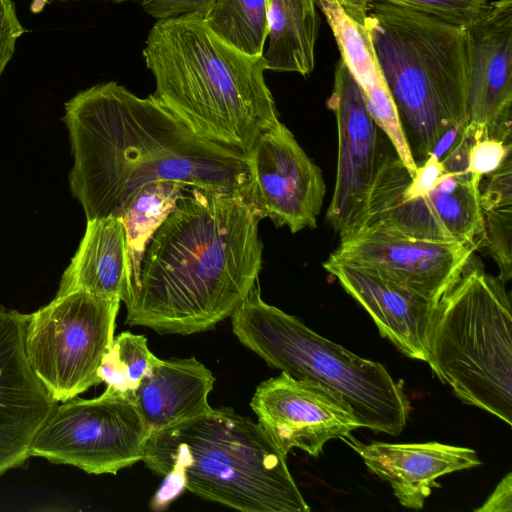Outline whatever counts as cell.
Masks as SVG:
<instances>
[{"mask_svg":"<svg viewBox=\"0 0 512 512\" xmlns=\"http://www.w3.org/2000/svg\"><path fill=\"white\" fill-rule=\"evenodd\" d=\"M62 120L74 160L69 187L87 220L122 218L143 185L161 180L250 201L248 156L196 134L153 94L100 83L66 102Z\"/></svg>","mask_w":512,"mask_h":512,"instance_id":"1","label":"cell"},{"mask_svg":"<svg viewBox=\"0 0 512 512\" xmlns=\"http://www.w3.org/2000/svg\"><path fill=\"white\" fill-rule=\"evenodd\" d=\"M259 220L244 197L187 188L145 247L126 323L190 335L231 316L262 268Z\"/></svg>","mask_w":512,"mask_h":512,"instance_id":"2","label":"cell"},{"mask_svg":"<svg viewBox=\"0 0 512 512\" xmlns=\"http://www.w3.org/2000/svg\"><path fill=\"white\" fill-rule=\"evenodd\" d=\"M143 57L155 78L153 94L196 134L246 155L280 120L265 83L263 56L222 41L195 16L159 20Z\"/></svg>","mask_w":512,"mask_h":512,"instance_id":"3","label":"cell"},{"mask_svg":"<svg viewBox=\"0 0 512 512\" xmlns=\"http://www.w3.org/2000/svg\"><path fill=\"white\" fill-rule=\"evenodd\" d=\"M142 461L164 478V507L184 489L243 512H309L284 455L262 427L211 408L149 434Z\"/></svg>","mask_w":512,"mask_h":512,"instance_id":"4","label":"cell"},{"mask_svg":"<svg viewBox=\"0 0 512 512\" xmlns=\"http://www.w3.org/2000/svg\"><path fill=\"white\" fill-rule=\"evenodd\" d=\"M364 25L418 167L467 124V27L380 1H370Z\"/></svg>","mask_w":512,"mask_h":512,"instance_id":"5","label":"cell"},{"mask_svg":"<svg viewBox=\"0 0 512 512\" xmlns=\"http://www.w3.org/2000/svg\"><path fill=\"white\" fill-rule=\"evenodd\" d=\"M426 362L464 404L512 424V310L505 282L469 261L437 302Z\"/></svg>","mask_w":512,"mask_h":512,"instance_id":"6","label":"cell"},{"mask_svg":"<svg viewBox=\"0 0 512 512\" xmlns=\"http://www.w3.org/2000/svg\"><path fill=\"white\" fill-rule=\"evenodd\" d=\"M231 319L233 333L245 347L271 367L339 395L360 427L390 435L403 431L409 401L402 384L381 363L350 352L267 304L256 285Z\"/></svg>","mask_w":512,"mask_h":512,"instance_id":"7","label":"cell"},{"mask_svg":"<svg viewBox=\"0 0 512 512\" xmlns=\"http://www.w3.org/2000/svg\"><path fill=\"white\" fill-rule=\"evenodd\" d=\"M120 302L73 291L28 314L27 359L57 403L102 383L98 369L114 340Z\"/></svg>","mask_w":512,"mask_h":512,"instance_id":"8","label":"cell"},{"mask_svg":"<svg viewBox=\"0 0 512 512\" xmlns=\"http://www.w3.org/2000/svg\"><path fill=\"white\" fill-rule=\"evenodd\" d=\"M149 430L132 395L108 388L58 405L37 433L31 456L88 474H117L144 456Z\"/></svg>","mask_w":512,"mask_h":512,"instance_id":"9","label":"cell"},{"mask_svg":"<svg viewBox=\"0 0 512 512\" xmlns=\"http://www.w3.org/2000/svg\"><path fill=\"white\" fill-rule=\"evenodd\" d=\"M481 180L466 170H444L430 191L406 199L378 171L367 203L347 233L379 225L416 237L456 241L475 250L483 233Z\"/></svg>","mask_w":512,"mask_h":512,"instance_id":"10","label":"cell"},{"mask_svg":"<svg viewBox=\"0 0 512 512\" xmlns=\"http://www.w3.org/2000/svg\"><path fill=\"white\" fill-rule=\"evenodd\" d=\"M473 251L456 241L366 225L341 236L332 254L438 302L463 274Z\"/></svg>","mask_w":512,"mask_h":512,"instance_id":"11","label":"cell"},{"mask_svg":"<svg viewBox=\"0 0 512 512\" xmlns=\"http://www.w3.org/2000/svg\"><path fill=\"white\" fill-rule=\"evenodd\" d=\"M251 176L249 204L261 220L269 218L291 233L315 228L325 197L321 169L279 122L263 132L247 154Z\"/></svg>","mask_w":512,"mask_h":512,"instance_id":"12","label":"cell"},{"mask_svg":"<svg viewBox=\"0 0 512 512\" xmlns=\"http://www.w3.org/2000/svg\"><path fill=\"white\" fill-rule=\"evenodd\" d=\"M327 107L336 118L338 160L326 219L340 237L358 221L386 149L380 138L382 131L371 117L358 84L341 58L335 68Z\"/></svg>","mask_w":512,"mask_h":512,"instance_id":"13","label":"cell"},{"mask_svg":"<svg viewBox=\"0 0 512 512\" xmlns=\"http://www.w3.org/2000/svg\"><path fill=\"white\" fill-rule=\"evenodd\" d=\"M250 407L258 424L284 455L299 448L317 457L325 443L344 439L360 427L339 395L283 371L257 386Z\"/></svg>","mask_w":512,"mask_h":512,"instance_id":"14","label":"cell"},{"mask_svg":"<svg viewBox=\"0 0 512 512\" xmlns=\"http://www.w3.org/2000/svg\"><path fill=\"white\" fill-rule=\"evenodd\" d=\"M467 124L472 140L511 143L512 0L490 2L484 17L467 27Z\"/></svg>","mask_w":512,"mask_h":512,"instance_id":"15","label":"cell"},{"mask_svg":"<svg viewBox=\"0 0 512 512\" xmlns=\"http://www.w3.org/2000/svg\"><path fill=\"white\" fill-rule=\"evenodd\" d=\"M27 322L28 314L0 307V476L27 462L58 406L28 362Z\"/></svg>","mask_w":512,"mask_h":512,"instance_id":"16","label":"cell"},{"mask_svg":"<svg viewBox=\"0 0 512 512\" xmlns=\"http://www.w3.org/2000/svg\"><path fill=\"white\" fill-rule=\"evenodd\" d=\"M322 265L368 312L382 337L407 357L426 362L427 333L437 302L332 253Z\"/></svg>","mask_w":512,"mask_h":512,"instance_id":"17","label":"cell"},{"mask_svg":"<svg viewBox=\"0 0 512 512\" xmlns=\"http://www.w3.org/2000/svg\"><path fill=\"white\" fill-rule=\"evenodd\" d=\"M344 440L362 459L368 470L390 484L399 503L408 509L420 510L436 480L446 474L481 465L471 448L439 442L364 444L348 435Z\"/></svg>","mask_w":512,"mask_h":512,"instance_id":"18","label":"cell"},{"mask_svg":"<svg viewBox=\"0 0 512 512\" xmlns=\"http://www.w3.org/2000/svg\"><path fill=\"white\" fill-rule=\"evenodd\" d=\"M315 3L332 30L341 59L358 84L371 117L412 177L417 166L367 28L350 17L337 0Z\"/></svg>","mask_w":512,"mask_h":512,"instance_id":"19","label":"cell"},{"mask_svg":"<svg viewBox=\"0 0 512 512\" xmlns=\"http://www.w3.org/2000/svg\"><path fill=\"white\" fill-rule=\"evenodd\" d=\"M215 377L196 358L159 359L133 392L150 433L210 410Z\"/></svg>","mask_w":512,"mask_h":512,"instance_id":"20","label":"cell"},{"mask_svg":"<svg viewBox=\"0 0 512 512\" xmlns=\"http://www.w3.org/2000/svg\"><path fill=\"white\" fill-rule=\"evenodd\" d=\"M128 289V239L122 219L87 220L84 236L62 274L56 296L86 291L124 301Z\"/></svg>","mask_w":512,"mask_h":512,"instance_id":"21","label":"cell"},{"mask_svg":"<svg viewBox=\"0 0 512 512\" xmlns=\"http://www.w3.org/2000/svg\"><path fill=\"white\" fill-rule=\"evenodd\" d=\"M319 28L315 0H270L266 70L311 74Z\"/></svg>","mask_w":512,"mask_h":512,"instance_id":"22","label":"cell"},{"mask_svg":"<svg viewBox=\"0 0 512 512\" xmlns=\"http://www.w3.org/2000/svg\"><path fill=\"white\" fill-rule=\"evenodd\" d=\"M511 154L501 167L480 183L483 233L477 248H483L499 268L503 282L512 276V169Z\"/></svg>","mask_w":512,"mask_h":512,"instance_id":"23","label":"cell"},{"mask_svg":"<svg viewBox=\"0 0 512 512\" xmlns=\"http://www.w3.org/2000/svg\"><path fill=\"white\" fill-rule=\"evenodd\" d=\"M187 188L190 187L175 181L161 180L147 183L136 192L122 216L128 239V293L137 280L148 241L173 211L178 199L183 196Z\"/></svg>","mask_w":512,"mask_h":512,"instance_id":"24","label":"cell"},{"mask_svg":"<svg viewBox=\"0 0 512 512\" xmlns=\"http://www.w3.org/2000/svg\"><path fill=\"white\" fill-rule=\"evenodd\" d=\"M269 7L270 0H215L203 21L231 47L258 57L269 34Z\"/></svg>","mask_w":512,"mask_h":512,"instance_id":"25","label":"cell"},{"mask_svg":"<svg viewBox=\"0 0 512 512\" xmlns=\"http://www.w3.org/2000/svg\"><path fill=\"white\" fill-rule=\"evenodd\" d=\"M158 360L150 351L144 335L125 331L114 337L102 358L98 377L106 388L132 395Z\"/></svg>","mask_w":512,"mask_h":512,"instance_id":"26","label":"cell"},{"mask_svg":"<svg viewBox=\"0 0 512 512\" xmlns=\"http://www.w3.org/2000/svg\"><path fill=\"white\" fill-rule=\"evenodd\" d=\"M418 10L444 21L468 27L485 16L488 0H371Z\"/></svg>","mask_w":512,"mask_h":512,"instance_id":"27","label":"cell"},{"mask_svg":"<svg viewBox=\"0 0 512 512\" xmlns=\"http://www.w3.org/2000/svg\"><path fill=\"white\" fill-rule=\"evenodd\" d=\"M511 143L493 138H482L471 143L466 171L483 178L496 170L511 154Z\"/></svg>","mask_w":512,"mask_h":512,"instance_id":"28","label":"cell"},{"mask_svg":"<svg viewBox=\"0 0 512 512\" xmlns=\"http://www.w3.org/2000/svg\"><path fill=\"white\" fill-rule=\"evenodd\" d=\"M215 0H141L144 11L159 20L182 16H207Z\"/></svg>","mask_w":512,"mask_h":512,"instance_id":"29","label":"cell"},{"mask_svg":"<svg viewBox=\"0 0 512 512\" xmlns=\"http://www.w3.org/2000/svg\"><path fill=\"white\" fill-rule=\"evenodd\" d=\"M26 31L12 0H0V77L15 51L17 39Z\"/></svg>","mask_w":512,"mask_h":512,"instance_id":"30","label":"cell"},{"mask_svg":"<svg viewBox=\"0 0 512 512\" xmlns=\"http://www.w3.org/2000/svg\"><path fill=\"white\" fill-rule=\"evenodd\" d=\"M512 510V478L507 473L496 486L493 493L476 512H511Z\"/></svg>","mask_w":512,"mask_h":512,"instance_id":"31","label":"cell"},{"mask_svg":"<svg viewBox=\"0 0 512 512\" xmlns=\"http://www.w3.org/2000/svg\"><path fill=\"white\" fill-rule=\"evenodd\" d=\"M370 1L371 0H337L350 17L363 25Z\"/></svg>","mask_w":512,"mask_h":512,"instance_id":"32","label":"cell"},{"mask_svg":"<svg viewBox=\"0 0 512 512\" xmlns=\"http://www.w3.org/2000/svg\"><path fill=\"white\" fill-rule=\"evenodd\" d=\"M66 1H76V0H34L31 5V9L33 11H40L44 8V6L46 4H50L53 2H66ZM109 1L121 3V2L130 1V0H109Z\"/></svg>","mask_w":512,"mask_h":512,"instance_id":"33","label":"cell"}]
</instances>
